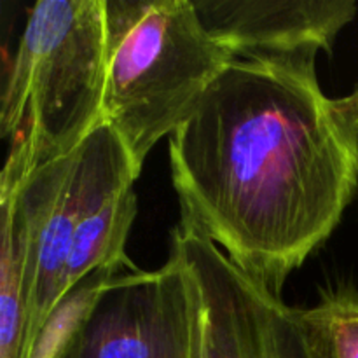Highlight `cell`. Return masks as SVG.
I'll return each mask as SVG.
<instances>
[{"instance_id":"6da1fadb","label":"cell","mask_w":358,"mask_h":358,"mask_svg":"<svg viewBox=\"0 0 358 358\" xmlns=\"http://www.w3.org/2000/svg\"><path fill=\"white\" fill-rule=\"evenodd\" d=\"M180 222L280 296L358 189V119L315 56L238 58L170 136Z\"/></svg>"},{"instance_id":"277c9868","label":"cell","mask_w":358,"mask_h":358,"mask_svg":"<svg viewBox=\"0 0 358 358\" xmlns=\"http://www.w3.org/2000/svg\"><path fill=\"white\" fill-rule=\"evenodd\" d=\"M138 178L110 124L76 150L38 168L14 194L27 233V339L23 358L55 304L69 290V259L80 224Z\"/></svg>"},{"instance_id":"30bf717a","label":"cell","mask_w":358,"mask_h":358,"mask_svg":"<svg viewBox=\"0 0 358 358\" xmlns=\"http://www.w3.org/2000/svg\"><path fill=\"white\" fill-rule=\"evenodd\" d=\"M124 269L122 266L100 268L70 287L48 315L24 358H62L79 329L83 327L101 290Z\"/></svg>"},{"instance_id":"52a82bcc","label":"cell","mask_w":358,"mask_h":358,"mask_svg":"<svg viewBox=\"0 0 358 358\" xmlns=\"http://www.w3.org/2000/svg\"><path fill=\"white\" fill-rule=\"evenodd\" d=\"M208 34L234 58L331 55L357 16L353 0H192Z\"/></svg>"},{"instance_id":"3957f363","label":"cell","mask_w":358,"mask_h":358,"mask_svg":"<svg viewBox=\"0 0 358 358\" xmlns=\"http://www.w3.org/2000/svg\"><path fill=\"white\" fill-rule=\"evenodd\" d=\"M234 59L203 27L192 0H105L101 114L138 177L152 147Z\"/></svg>"},{"instance_id":"ba28073f","label":"cell","mask_w":358,"mask_h":358,"mask_svg":"<svg viewBox=\"0 0 358 358\" xmlns=\"http://www.w3.org/2000/svg\"><path fill=\"white\" fill-rule=\"evenodd\" d=\"M136 212V194L128 187L80 224L70 250L69 289L107 266L136 269L126 255V241Z\"/></svg>"},{"instance_id":"5b68a950","label":"cell","mask_w":358,"mask_h":358,"mask_svg":"<svg viewBox=\"0 0 358 358\" xmlns=\"http://www.w3.org/2000/svg\"><path fill=\"white\" fill-rule=\"evenodd\" d=\"M170 254L191 297V358H331L303 310L287 306L201 233L178 222Z\"/></svg>"},{"instance_id":"8fae6325","label":"cell","mask_w":358,"mask_h":358,"mask_svg":"<svg viewBox=\"0 0 358 358\" xmlns=\"http://www.w3.org/2000/svg\"><path fill=\"white\" fill-rule=\"evenodd\" d=\"M320 331L331 358H358V289L341 285L322 292L317 306L303 310Z\"/></svg>"},{"instance_id":"7c38bea8","label":"cell","mask_w":358,"mask_h":358,"mask_svg":"<svg viewBox=\"0 0 358 358\" xmlns=\"http://www.w3.org/2000/svg\"><path fill=\"white\" fill-rule=\"evenodd\" d=\"M350 100H352V105H353V108H355V114H357V119H358V86L355 87V91L350 94Z\"/></svg>"},{"instance_id":"8992f818","label":"cell","mask_w":358,"mask_h":358,"mask_svg":"<svg viewBox=\"0 0 358 358\" xmlns=\"http://www.w3.org/2000/svg\"><path fill=\"white\" fill-rule=\"evenodd\" d=\"M191 297L170 254L157 271L112 278L62 358H191Z\"/></svg>"},{"instance_id":"7a4b0ae2","label":"cell","mask_w":358,"mask_h":358,"mask_svg":"<svg viewBox=\"0 0 358 358\" xmlns=\"http://www.w3.org/2000/svg\"><path fill=\"white\" fill-rule=\"evenodd\" d=\"M103 91L105 0L35 3L3 84L0 133L9 140V156L0 199L103 122Z\"/></svg>"},{"instance_id":"9c48e42d","label":"cell","mask_w":358,"mask_h":358,"mask_svg":"<svg viewBox=\"0 0 358 358\" xmlns=\"http://www.w3.org/2000/svg\"><path fill=\"white\" fill-rule=\"evenodd\" d=\"M0 358H23L27 339V233L14 196L0 199Z\"/></svg>"}]
</instances>
